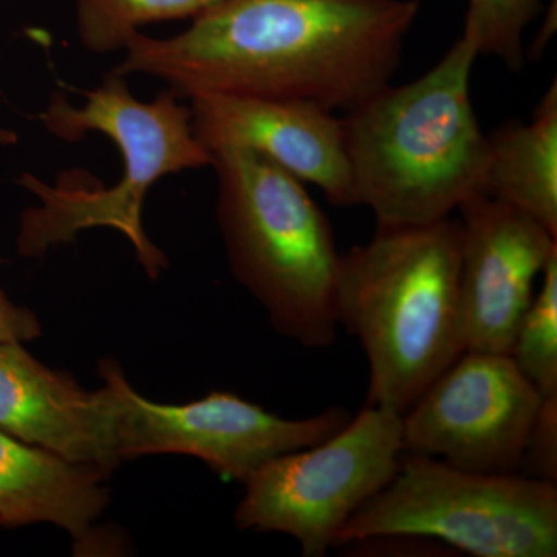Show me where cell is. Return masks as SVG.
I'll use <instances>...</instances> for the list:
<instances>
[{"instance_id":"cell-1","label":"cell","mask_w":557,"mask_h":557,"mask_svg":"<svg viewBox=\"0 0 557 557\" xmlns=\"http://www.w3.org/2000/svg\"><path fill=\"white\" fill-rule=\"evenodd\" d=\"M418 0H219L166 38L137 32L115 75L178 97L240 95L347 112L386 87Z\"/></svg>"},{"instance_id":"cell-2","label":"cell","mask_w":557,"mask_h":557,"mask_svg":"<svg viewBox=\"0 0 557 557\" xmlns=\"http://www.w3.org/2000/svg\"><path fill=\"white\" fill-rule=\"evenodd\" d=\"M478 58L461 33L423 76L387 84L341 116L357 207L376 225L437 222L483 194L487 135L471 100Z\"/></svg>"},{"instance_id":"cell-3","label":"cell","mask_w":557,"mask_h":557,"mask_svg":"<svg viewBox=\"0 0 557 557\" xmlns=\"http://www.w3.org/2000/svg\"><path fill=\"white\" fill-rule=\"evenodd\" d=\"M460 222L376 225L341 256L335 313L369 361L366 405L408 412L465 354Z\"/></svg>"},{"instance_id":"cell-4","label":"cell","mask_w":557,"mask_h":557,"mask_svg":"<svg viewBox=\"0 0 557 557\" xmlns=\"http://www.w3.org/2000/svg\"><path fill=\"white\" fill-rule=\"evenodd\" d=\"M180 98L168 89L153 100H137L126 76L115 73L87 91L81 106L53 94L40 115L44 127L67 143L100 132L119 148L124 171L115 185L102 189L51 186L35 175H22L20 185L38 205L22 212L20 256L42 258L50 249L75 242L83 231L110 228L129 239L146 274L159 277L168 269V259L143 225L146 197L161 178L212 163L211 152L194 132L189 106Z\"/></svg>"},{"instance_id":"cell-5","label":"cell","mask_w":557,"mask_h":557,"mask_svg":"<svg viewBox=\"0 0 557 557\" xmlns=\"http://www.w3.org/2000/svg\"><path fill=\"white\" fill-rule=\"evenodd\" d=\"M215 215L234 277L278 335L307 348L332 346L341 252L306 183L239 148L211 153Z\"/></svg>"},{"instance_id":"cell-6","label":"cell","mask_w":557,"mask_h":557,"mask_svg":"<svg viewBox=\"0 0 557 557\" xmlns=\"http://www.w3.org/2000/svg\"><path fill=\"white\" fill-rule=\"evenodd\" d=\"M391 536L478 557H556L557 485L403 454L394 478L348 520L335 547Z\"/></svg>"},{"instance_id":"cell-7","label":"cell","mask_w":557,"mask_h":557,"mask_svg":"<svg viewBox=\"0 0 557 557\" xmlns=\"http://www.w3.org/2000/svg\"><path fill=\"white\" fill-rule=\"evenodd\" d=\"M403 420L368 406L318 445L267 461L244 483L239 530L295 539L304 557H324L344 525L398 471Z\"/></svg>"},{"instance_id":"cell-8","label":"cell","mask_w":557,"mask_h":557,"mask_svg":"<svg viewBox=\"0 0 557 557\" xmlns=\"http://www.w3.org/2000/svg\"><path fill=\"white\" fill-rule=\"evenodd\" d=\"M100 375L115 392L124 461L182 454L242 483L267 461L332 437L354 417L343 406H333L309 418H284L231 392H211L185 405H161L139 395L113 359L101 362Z\"/></svg>"},{"instance_id":"cell-9","label":"cell","mask_w":557,"mask_h":557,"mask_svg":"<svg viewBox=\"0 0 557 557\" xmlns=\"http://www.w3.org/2000/svg\"><path fill=\"white\" fill-rule=\"evenodd\" d=\"M542 403L509 355L465 351L403 413V448L465 471L520 472Z\"/></svg>"},{"instance_id":"cell-10","label":"cell","mask_w":557,"mask_h":557,"mask_svg":"<svg viewBox=\"0 0 557 557\" xmlns=\"http://www.w3.org/2000/svg\"><path fill=\"white\" fill-rule=\"evenodd\" d=\"M465 351L509 355L534 285L557 255V237L486 194L457 209Z\"/></svg>"},{"instance_id":"cell-11","label":"cell","mask_w":557,"mask_h":557,"mask_svg":"<svg viewBox=\"0 0 557 557\" xmlns=\"http://www.w3.org/2000/svg\"><path fill=\"white\" fill-rule=\"evenodd\" d=\"M188 100L194 132L209 152L251 150L317 186L335 207H357L343 121L332 110L240 95L199 94Z\"/></svg>"},{"instance_id":"cell-12","label":"cell","mask_w":557,"mask_h":557,"mask_svg":"<svg viewBox=\"0 0 557 557\" xmlns=\"http://www.w3.org/2000/svg\"><path fill=\"white\" fill-rule=\"evenodd\" d=\"M0 431L109 472L124 461L112 386L104 381L87 391L70 373L42 364L22 343H0Z\"/></svg>"},{"instance_id":"cell-13","label":"cell","mask_w":557,"mask_h":557,"mask_svg":"<svg viewBox=\"0 0 557 557\" xmlns=\"http://www.w3.org/2000/svg\"><path fill=\"white\" fill-rule=\"evenodd\" d=\"M110 474L0 431V527L53 523L90 549L91 528L110 504Z\"/></svg>"},{"instance_id":"cell-14","label":"cell","mask_w":557,"mask_h":557,"mask_svg":"<svg viewBox=\"0 0 557 557\" xmlns=\"http://www.w3.org/2000/svg\"><path fill=\"white\" fill-rule=\"evenodd\" d=\"M483 194L525 212L557 237V81L528 123L487 135Z\"/></svg>"},{"instance_id":"cell-15","label":"cell","mask_w":557,"mask_h":557,"mask_svg":"<svg viewBox=\"0 0 557 557\" xmlns=\"http://www.w3.org/2000/svg\"><path fill=\"white\" fill-rule=\"evenodd\" d=\"M219 0H75L76 33L94 54L123 51L148 24L193 20Z\"/></svg>"},{"instance_id":"cell-16","label":"cell","mask_w":557,"mask_h":557,"mask_svg":"<svg viewBox=\"0 0 557 557\" xmlns=\"http://www.w3.org/2000/svg\"><path fill=\"white\" fill-rule=\"evenodd\" d=\"M509 357L542 397L557 395V255L520 319Z\"/></svg>"},{"instance_id":"cell-17","label":"cell","mask_w":557,"mask_h":557,"mask_svg":"<svg viewBox=\"0 0 557 557\" xmlns=\"http://www.w3.org/2000/svg\"><path fill=\"white\" fill-rule=\"evenodd\" d=\"M463 35L479 57L504 62L511 72L527 64L525 32L542 11L544 0H468Z\"/></svg>"},{"instance_id":"cell-18","label":"cell","mask_w":557,"mask_h":557,"mask_svg":"<svg viewBox=\"0 0 557 557\" xmlns=\"http://www.w3.org/2000/svg\"><path fill=\"white\" fill-rule=\"evenodd\" d=\"M520 472L552 485L557 483V395L544 398L539 409Z\"/></svg>"},{"instance_id":"cell-19","label":"cell","mask_w":557,"mask_h":557,"mask_svg":"<svg viewBox=\"0 0 557 557\" xmlns=\"http://www.w3.org/2000/svg\"><path fill=\"white\" fill-rule=\"evenodd\" d=\"M42 336V325L30 309L17 306L0 288V343H30Z\"/></svg>"},{"instance_id":"cell-20","label":"cell","mask_w":557,"mask_h":557,"mask_svg":"<svg viewBox=\"0 0 557 557\" xmlns=\"http://www.w3.org/2000/svg\"><path fill=\"white\" fill-rule=\"evenodd\" d=\"M14 141H16V135L13 132L0 129V146L13 145Z\"/></svg>"}]
</instances>
